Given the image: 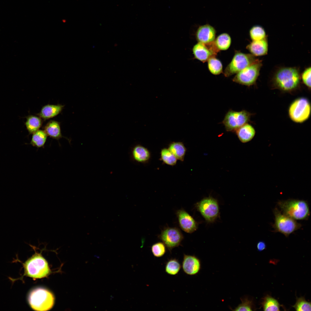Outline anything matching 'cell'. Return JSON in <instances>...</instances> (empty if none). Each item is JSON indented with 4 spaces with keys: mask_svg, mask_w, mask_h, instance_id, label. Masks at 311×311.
<instances>
[{
    "mask_svg": "<svg viewBox=\"0 0 311 311\" xmlns=\"http://www.w3.org/2000/svg\"><path fill=\"white\" fill-rule=\"evenodd\" d=\"M48 136L58 140L63 136L61 134L60 123L54 120L49 122L44 127V130Z\"/></svg>",
    "mask_w": 311,
    "mask_h": 311,
    "instance_id": "obj_20",
    "label": "cell"
},
{
    "mask_svg": "<svg viewBox=\"0 0 311 311\" xmlns=\"http://www.w3.org/2000/svg\"><path fill=\"white\" fill-rule=\"evenodd\" d=\"M235 132L239 140L242 143H247L251 141L255 134L254 128L248 123L239 128Z\"/></svg>",
    "mask_w": 311,
    "mask_h": 311,
    "instance_id": "obj_18",
    "label": "cell"
},
{
    "mask_svg": "<svg viewBox=\"0 0 311 311\" xmlns=\"http://www.w3.org/2000/svg\"><path fill=\"white\" fill-rule=\"evenodd\" d=\"M277 204L281 212L295 220H306L310 215L308 203L303 200L290 199L278 201Z\"/></svg>",
    "mask_w": 311,
    "mask_h": 311,
    "instance_id": "obj_2",
    "label": "cell"
},
{
    "mask_svg": "<svg viewBox=\"0 0 311 311\" xmlns=\"http://www.w3.org/2000/svg\"><path fill=\"white\" fill-rule=\"evenodd\" d=\"M311 67L306 68L303 72L301 78L304 84L308 88H311Z\"/></svg>",
    "mask_w": 311,
    "mask_h": 311,
    "instance_id": "obj_33",
    "label": "cell"
},
{
    "mask_svg": "<svg viewBox=\"0 0 311 311\" xmlns=\"http://www.w3.org/2000/svg\"><path fill=\"white\" fill-rule=\"evenodd\" d=\"M249 35L253 41L260 40L267 37L264 29L258 25L254 26L249 31Z\"/></svg>",
    "mask_w": 311,
    "mask_h": 311,
    "instance_id": "obj_29",
    "label": "cell"
},
{
    "mask_svg": "<svg viewBox=\"0 0 311 311\" xmlns=\"http://www.w3.org/2000/svg\"><path fill=\"white\" fill-rule=\"evenodd\" d=\"M231 42L230 36L227 33L219 35L214 41L215 45L218 50H225L230 47Z\"/></svg>",
    "mask_w": 311,
    "mask_h": 311,
    "instance_id": "obj_23",
    "label": "cell"
},
{
    "mask_svg": "<svg viewBox=\"0 0 311 311\" xmlns=\"http://www.w3.org/2000/svg\"><path fill=\"white\" fill-rule=\"evenodd\" d=\"M252 114L245 110L239 111L230 109L227 113L221 123L228 132H235L250 121Z\"/></svg>",
    "mask_w": 311,
    "mask_h": 311,
    "instance_id": "obj_7",
    "label": "cell"
},
{
    "mask_svg": "<svg viewBox=\"0 0 311 311\" xmlns=\"http://www.w3.org/2000/svg\"><path fill=\"white\" fill-rule=\"evenodd\" d=\"M47 136L44 130H39L33 134L30 144L38 148H44Z\"/></svg>",
    "mask_w": 311,
    "mask_h": 311,
    "instance_id": "obj_22",
    "label": "cell"
},
{
    "mask_svg": "<svg viewBox=\"0 0 311 311\" xmlns=\"http://www.w3.org/2000/svg\"><path fill=\"white\" fill-rule=\"evenodd\" d=\"M311 303L306 301L304 297L296 298V301L293 306L296 311H311Z\"/></svg>",
    "mask_w": 311,
    "mask_h": 311,
    "instance_id": "obj_31",
    "label": "cell"
},
{
    "mask_svg": "<svg viewBox=\"0 0 311 311\" xmlns=\"http://www.w3.org/2000/svg\"><path fill=\"white\" fill-rule=\"evenodd\" d=\"M24 274L34 278L47 276L50 272L48 263L40 254L36 253L24 264Z\"/></svg>",
    "mask_w": 311,
    "mask_h": 311,
    "instance_id": "obj_4",
    "label": "cell"
},
{
    "mask_svg": "<svg viewBox=\"0 0 311 311\" xmlns=\"http://www.w3.org/2000/svg\"><path fill=\"white\" fill-rule=\"evenodd\" d=\"M257 247L258 251H262L265 250L266 247L265 242L263 241H259L257 244Z\"/></svg>",
    "mask_w": 311,
    "mask_h": 311,
    "instance_id": "obj_34",
    "label": "cell"
},
{
    "mask_svg": "<svg viewBox=\"0 0 311 311\" xmlns=\"http://www.w3.org/2000/svg\"><path fill=\"white\" fill-rule=\"evenodd\" d=\"M132 156L136 162L141 163L147 162L151 158V153L146 147L140 145H135L132 150Z\"/></svg>",
    "mask_w": 311,
    "mask_h": 311,
    "instance_id": "obj_17",
    "label": "cell"
},
{
    "mask_svg": "<svg viewBox=\"0 0 311 311\" xmlns=\"http://www.w3.org/2000/svg\"><path fill=\"white\" fill-rule=\"evenodd\" d=\"M166 246L162 242H158L153 244L151 246V250L153 255L156 257L159 258L163 256L166 252Z\"/></svg>",
    "mask_w": 311,
    "mask_h": 311,
    "instance_id": "obj_30",
    "label": "cell"
},
{
    "mask_svg": "<svg viewBox=\"0 0 311 311\" xmlns=\"http://www.w3.org/2000/svg\"><path fill=\"white\" fill-rule=\"evenodd\" d=\"M300 76L299 70L296 68H281L275 73L273 78L274 86L285 91H290L299 86Z\"/></svg>",
    "mask_w": 311,
    "mask_h": 311,
    "instance_id": "obj_1",
    "label": "cell"
},
{
    "mask_svg": "<svg viewBox=\"0 0 311 311\" xmlns=\"http://www.w3.org/2000/svg\"><path fill=\"white\" fill-rule=\"evenodd\" d=\"M160 159L165 164L174 166L177 163V159L168 148H164L161 149Z\"/></svg>",
    "mask_w": 311,
    "mask_h": 311,
    "instance_id": "obj_27",
    "label": "cell"
},
{
    "mask_svg": "<svg viewBox=\"0 0 311 311\" xmlns=\"http://www.w3.org/2000/svg\"><path fill=\"white\" fill-rule=\"evenodd\" d=\"M258 60L251 54L236 51L231 61L225 69L224 75L226 77H229L236 74Z\"/></svg>",
    "mask_w": 311,
    "mask_h": 311,
    "instance_id": "obj_6",
    "label": "cell"
},
{
    "mask_svg": "<svg viewBox=\"0 0 311 311\" xmlns=\"http://www.w3.org/2000/svg\"><path fill=\"white\" fill-rule=\"evenodd\" d=\"M246 48L255 56H260L266 54L268 49L267 37L260 40L253 41L247 45Z\"/></svg>",
    "mask_w": 311,
    "mask_h": 311,
    "instance_id": "obj_16",
    "label": "cell"
},
{
    "mask_svg": "<svg viewBox=\"0 0 311 311\" xmlns=\"http://www.w3.org/2000/svg\"><path fill=\"white\" fill-rule=\"evenodd\" d=\"M274 222L273 225L274 232L283 234L286 237L301 228V225L283 213L277 208L273 210Z\"/></svg>",
    "mask_w": 311,
    "mask_h": 311,
    "instance_id": "obj_5",
    "label": "cell"
},
{
    "mask_svg": "<svg viewBox=\"0 0 311 311\" xmlns=\"http://www.w3.org/2000/svg\"><path fill=\"white\" fill-rule=\"evenodd\" d=\"M195 206L208 222H214L219 216V207L218 202L212 197L205 198L196 203Z\"/></svg>",
    "mask_w": 311,
    "mask_h": 311,
    "instance_id": "obj_10",
    "label": "cell"
},
{
    "mask_svg": "<svg viewBox=\"0 0 311 311\" xmlns=\"http://www.w3.org/2000/svg\"><path fill=\"white\" fill-rule=\"evenodd\" d=\"M158 238L170 252L172 249L181 245L184 236L178 228L167 227L162 231Z\"/></svg>",
    "mask_w": 311,
    "mask_h": 311,
    "instance_id": "obj_11",
    "label": "cell"
},
{
    "mask_svg": "<svg viewBox=\"0 0 311 311\" xmlns=\"http://www.w3.org/2000/svg\"><path fill=\"white\" fill-rule=\"evenodd\" d=\"M28 300L30 306L33 310L45 311L51 308L54 304V297L48 290L43 288L36 289L30 293Z\"/></svg>",
    "mask_w": 311,
    "mask_h": 311,
    "instance_id": "obj_3",
    "label": "cell"
},
{
    "mask_svg": "<svg viewBox=\"0 0 311 311\" xmlns=\"http://www.w3.org/2000/svg\"><path fill=\"white\" fill-rule=\"evenodd\" d=\"M181 267V265L177 259L175 258H171L166 262L165 270L168 274L175 276L178 274Z\"/></svg>",
    "mask_w": 311,
    "mask_h": 311,
    "instance_id": "obj_25",
    "label": "cell"
},
{
    "mask_svg": "<svg viewBox=\"0 0 311 311\" xmlns=\"http://www.w3.org/2000/svg\"><path fill=\"white\" fill-rule=\"evenodd\" d=\"M216 33V31L214 27L206 24L198 27L196 32V37L198 42L207 44L214 41Z\"/></svg>",
    "mask_w": 311,
    "mask_h": 311,
    "instance_id": "obj_15",
    "label": "cell"
},
{
    "mask_svg": "<svg viewBox=\"0 0 311 311\" xmlns=\"http://www.w3.org/2000/svg\"><path fill=\"white\" fill-rule=\"evenodd\" d=\"M168 149L177 160L182 162L184 160L187 149L182 142H171L169 144Z\"/></svg>",
    "mask_w": 311,
    "mask_h": 311,
    "instance_id": "obj_21",
    "label": "cell"
},
{
    "mask_svg": "<svg viewBox=\"0 0 311 311\" xmlns=\"http://www.w3.org/2000/svg\"><path fill=\"white\" fill-rule=\"evenodd\" d=\"M192 50L195 58L203 62L207 61L211 57L215 56L219 51L214 41L207 44L198 42L193 46Z\"/></svg>",
    "mask_w": 311,
    "mask_h": 311,
    "instance_id": "obj_12",
    "label": "cell"
},
{
    "mask_svg": "<svg viewBox=\"0 0 311 311\" xmlns=\"http://www.w3.org/2000/svg\"><path fill=\"white\" fill-rule=\"evenodd\" d=\"M181 267L186 274L193 276L197 274L201 268L200 259L194 255L184 254Z\"/></svg>",
    "mask_w": 311,
    "mask_h": 311,
    "instance_id": "obj_14",
    "label": "cell"
},
{
    "mask_svg": "<svg viewBox=\"0 0 311 311\" xmlns=\"http://www.w3.org/2000/svg\"><path fill=\"white\" fill-rule=\"evenodd\" d=\"M241 303L239 304L233 311H252L253 304V301L247 297L240 298Z\"/></svg>",
    "mask_w": 311,
    "mask_h": 311,
    "instance_id": "obj_32",
    "label": "cell"
},
{
    "mask_svg": "<svg viewBox=\"0 0 311 311\" xmlns=\"http://www.w3.org/2000/svg\"><path fill=\"white\" fill-rule=\"evenodd\" d=\"M311 112L310 104L307 99L300 98L295 100L290 105L289 114L293 122L301 123L309 117Z\"/></svg>",
    "mask_w": 311,
    "mask_h": 311,
    "instance_id": "obj_8",
    "label": "cell"
},
{
    "mask_svg": "<svg viewBox=\"0 0 311 311\" xmlns=\"http://www.w3.org/2000/svg\"><path fill=\"white\" fill-rule=\"evenodd\" d=\"M262 65L261 62L258 60L236 73L232 81L248 86L253 85L259 75Z\"/></svg>",
    "mask_w": 311,
    "mask_h": 311,
    "instance_id": "obj_9",
    "label": "cell"
},
{
    "mask_svg": "<svg viewBox=\"0 0 311 311\" xmlns=\"http://www.w3.org/2000/svg\"><path fill=\"white\" fill-rule=\"evenodd\" d=\"M42 124L41 118L33 115L28 116L25 122L27 129L30 134H33L39 130Z\"/></svg>",
    "mask_w": 311,
    "mask_h": 311,
    "instance_id": "obj_24",
    "label": "cell"
},
{
    "mask_svg": "<svg viewBox=\"0 0 311 311\" xmlns=\"http://www.w3.org/2000/svg\"><path fill=\"white\" fill-rule=\"evenodd\" d=\"M64 105H47L43 106L38 114L40 117L44 120L52 118L58 115L62 111Z\"/></svg>",
    "mask_w": 311,
    "mask_h": 311,
    "instance_id": "obj_19",
    "label": "cell"
},
{
    "mask_svg": "<svg viewBox=\"0 0 311 311\" xmlns=\"http://www.w3.org/2000/svg\"><path fill=\"white\" fill-rule=\"evenodd\" d=\"M261 304L264 311H279L280 305L275 299L267 295L263 298Z\"/></svg>",
    "mask_w": 311,
    "mask_h": 311,
    "instance_id": "obj_26",
    "label": "cell"
},
{
    "mask_svg": "<svg viewBox=\"0 0 311 311\" xmlns=\"http://www.w3.org/2000/svg\"><path fill=\"white\" fill-rule=\"evenodd\" d=\"M207 61L208 68L211 73L214 75H218L223 72L222 63L215 56L210 58Z\"/></svg>",
    "mask_w": 311,
    "mask_h": 311,
    "instance_id": "obj_28",
    "label": "cell"
},
{
    "mask_svg": "<svg viewBox=\"0 0 311 311\" xmlns=\"http://www.w3.org/2000/svg\"><path fill=\"white\" fill-rule=\"evenodd\" d=\"M176 214L180 228L185 232L192 233L198 228V223L184 209L177 210Z\"/></svg>",
    "mask_w": 311,
    "mask_h": 311,
    "instance_id": "obj_13",
    "label": "cell"
}]
</instances>
